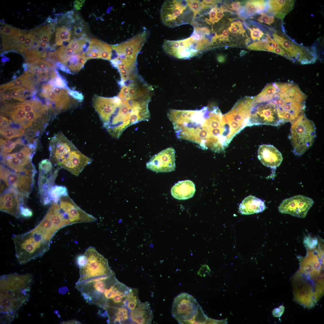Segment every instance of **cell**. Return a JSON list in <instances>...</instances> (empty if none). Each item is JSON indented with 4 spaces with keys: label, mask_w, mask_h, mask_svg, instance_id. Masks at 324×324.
<instances>
[{
    "label": "cell",
    "mask_w": 324,
    "mask_h": 324,
    "mask_svg": "<svg viewBox=\"0 0 324 324\" xmlns=\"http://www.w3.org/2000/svg\"><path fill=\"white\" fill-rule=\"evenodd\" d=\"M171 313L180 324H202L206 320V316L196 300L185 292L181 293L174 298Z\"/></svg>",
    "instance_id": "obj_5"
},
{
    "label": "cell",
    "mask_w": 324,
    "mask_h": 324,
    "mask_svg": "<svg viewBox=\"0 0 324 324\" xmlns=\"http://www.w3.org/2000/svg\"><path fill=\"white\" fill-rule=\"evenodd\" d=\"M267 1L265 0H249L238 11V15L243 18H248L254 15L266 11Z\"/></svg>",
    "instance_id": "obj_31"
},
{
    "label": "cell",
    "mask_w": 324,
    "mask_h": 324,
    "mask_svg": "<svg viewBox=\"0 0 324 324\" xmlns=\"http://www.w3.org/2000/svg\"><path fill=\"white\" fill-rule=\"evenodd\" d=\"M295 1L292 0H271L267 1L266 12L277 18L283 20L293 9Z\"/></svg>",
    "instance_id": "obj_25"
},
{
    "label": "cell",
    "mask_w": 324,
    "mask_h": 324,
    "mask_svg": "<svg viewBox=\"0 0 324 324\" xmlns=\"http://www.w3.org/2000/svg\"><path fill=\"white\" fill-rule=\"evenodd\" d=\"M38 44L41 47L44 49L46 48L48 46L47 44L44 42L40 40H38Z\"/></svg>",
    "instance_id": "obj_54"
},
{
    "label": "cell",
    "mask_w": 324,
    "mask_h": 324,
    "mask_svg": "<svg viewBox=\"0 0 324 324\" xmlns=\"http://www.w3.org/2000/svg\"><path fill=\"white\" fill-rule=\"evenodd\" d=\"M59 230L46 214L32 230L13 236L16 254L26 262L42 256L49 250L52 238Z\"/></svg>",
    "instance_id": "obj_4"
},
{
    "label": "cell",
    "mask_w": 324,
    "mask_h": 324,
    "mask_svg": "<svg viewBox=\"0 0 324 324\" xmlns=\"http://www.w3.org/2000/svg\"><path fill=\"white\" fill-rule=\"evenodd\" d=\"M260 16L257 19V21L261 23H263L271 25L274 22V17L272 15L265 12L260 13Z\"/></svg>",
    "instance_id": "obj_46"
},
{
    "label": "cell",
    "mask_w": 324,
    "mask_h": 324,
    "mask_svg": "<svg viewBox=\"0 0 324 324\" xmlns=\"http://www.w3.org/2000/svg\"><path fill=\"white\" fill-rule=\"evenodd\" d=\"M138 290L136 288H131L128 295L126 307L129 310L134 309L140 302Z\"/></svg>",
    "instance_id": "obj_37"
},
{
    "label": "cell",
    "mask_w": 324,
    "mask_h": 324,
    "mask_svg": "<svg viewBox=\"0 0 324 324\" xmlns=\"http://www.w3.org/2000/svg\"><path fill=\"white\" fill-rule=\"evenodd\" d=\"M228 29L232 34H241L243 36H244V33L245 32L242 23L240 20L231 22Z\"/></svg>",
    "instance_id": "obj_44"
},
{
    "label": "cell",
    "mask_w": 324,
    "mask_h": 324,
    "mask_svg": "<svg viewBox=\"0 0 324 324\" xmlns=\"http://www.w3.org/2000/svg\"><path fill=\"white\" fill-rule=\"evenodd\" d=\"M202 2L206 4L211 5L220 3L222 1L220 0H202Z\"/></svg>",
    "instance_id": "obj_53"
},
{
    "label": "cell",
    "mask_w": 324,
    "mask_h": 324,
    "mask_svg": "<svg viewBox=\"0 0 324 324\" xmlns=\"http://www.w3.org/2000/svg\"><path fill=\"white\" fill-rule=\"evenodd\" d=\"M0 209L1 211L9 214L16 218L21 215L20 207L24 202L18 194L12 190L5 191L1 194Z\"/></svg>",
    "instance_id": "obj_21"
},
{
    "label": "cell",
    "mask_w": 324,
    "mask_h": 324,
    "mask_svg": "<svg viewBox=\"0 0 324 324\" xmlns=\"http://www.w3.org/2000/svg\"><path fill=\"white\" fill-rule=\"evenodd\" d=\"M187 2L188 6L194 14L195 17L202 10L210 6L204 4L202 1L191 0H187Z\"/></svg>",
    "instance_id": "obj_40"
},
{
    "label": "cell",
    "mask_w": 324,
    "mask_h": 324,
    "mask_svg": "<svg viewBox=\"0 0 324 324\" xmlns=\"http://www.w3.org/2000/svg\"><path fill=\"white\" fill-rule=\"evenodd\" d=\"M83 254L86 258V262L84 266L79 267L80 277L77 282L106 275L112 271L107 259L94 247H89Z\"/></svg>",
    "instance_id": "obj_11"
},
{
    "label": "cell",
    "mask_w": 324,
    "mask_h": 324,
    "mask_svg": "<svg viewBox=\"0 0 324 324\" xmlns=\"http://www.w3.org/2000/svg\"><path fill=\"white\" fill-rule=\"evenodd\" d=\"M258 158L263 164L271 168L279 166L283 160L280 152L271 145L263 144L259 147Z\"/></svg>",
    "instance_id": "obj_23"
},
{
    "label": "cell",
    "mask_w": 324,
    "mask_h": 324,
    "mask_svg": "<svg viewBox=\"0 0 324 324\" xmlns=\"http://www.w3.org/2000/svg\"><path fill=\"white\" fill-rule=\"evenodd\" d=\"M30 286L21 288L0 289L1 319L5 322L13 321L16 313L30 297Z\"/></svg>",
    "instance_id": "obj_9"
},
{
    "label": "cell",
    "mask_w": 324,
    "mask_h": 324,
    "mask_svg": "<svg viewBox=\"0 0 324 324\" xmlns=\"http://www.w3.org/2000/svg\"><path fill=\"white\" fill-rule=\"evenodd\" d=\"M25 131L22 129L13 127L9 125L0 127V134L8 139L22 136Z\"/></svg>",
    "instance_id": "obj_32"
},
{
    "label": "cell",
    "mask_w": 324,
    "mask_h": 324,
    "mask_svg": "<svg viewBox=\"0 0 324 324\" xmlns=\"http://www.w3.org/2000/svg\"><path fill=\"white\" fill-rule=\"evenodd\" d=\"M36 82L32 75L26 71L22 75L8 83L0 86L1 93L12 87H23L31 92L34 89V84Z\"/></svg>",
    "instance_id": "obj_29"
},
{
    "label": "cell",
    "mask_w": 324,
    "mask_h": 324,
    "mask_svg": "<svg viewBox=\"0 0 324 324\" xmlns=\"http://www.w3.org/2000/svg\"><path fill=\"white\" fill-rule=\"evenodd\" d=\"M291 102L287 90L280 85L273 84L262 101L253 100L248 126L264 124L277 126L284 123L286 109Z\"/></svg>",
    "instance_id": "obj_3"
},
{
    "label": "cell",
    "mask_w": 324,
    "mask_h": 324,
    "mask_svg": "<svg viewBox=\"0 0 324 324\" xmlns=\"http://www.w3.org/2000/svg\"><path fill=\"white\" fill-rule=\"evenodd\" d=\"M35 37L34 30L31 31L27 34L26 38L24 43L21 45V52L22 53L25 51H27L31 48L33 44Z\"/></svg>",
    "instance_id": "obj_45"
},
{
    "label": "cell",
    "mask_w": 324,
    "mask_h": 324,
    "mask_svg": "<svg viewBox=\"0 0 324 324\" xmlns=\"http://www.w3.org/2000/svg\"><path fill=\"white\" fill-rule=\"evenodd\" d=\"M284 309V307L281 305L277 308L274 309L272 311V314L274 316L277 317H280L283 314Z\"/></svg>",
    "instance_id": "obj_52"
},
{
    "label": "cell",
    "mask_w": 324,
    "mask_h": 324,
    "mask_svg": "<svg viewBox=\"0 0 324 324\" xmlns=\"http://www.w3.org/2000/svg\"><path fill=\"white\" fill-rule=\"evenodd\" d=\"M69 94L76 99L81 101L83 99V97L82 94L76 91L70 90H67Z\"/></svg>",
    "instance_id": "obj_51"
},
{
    "label": "cell",
    "mask_w": 324,
    "mask_h": 324,
    "mask_svg": "<svg viewBox=\"0 0 324 324\" xmlns=\"http://www.w3.org/2000/svg\"><path fill=\"white\" fill-rule=\"evenodd\" d=\"M67 92L50 82L42 86L40 95L47 100L49 107L57 112L67 109L71 106V100Z\"/></svg>",
    "instance_id": "obj_17"
},
{
    "label": "cell",
    "mask_w": 324,
    "mask_h": 324,
    "mask_svg": "<svg viewBox=\"0 0 324 324\" xmlns=\"http://www.w3.org/2000/svg\"><path fill=\"white\" fill-rule=\"evenodd\" d=\"M22 31L7 24L1 23L0 32L6 36H12L18 34Z\"/></svg>",
    "instance_id": "obj_43"
},
{
    "label": "cell",
    "mask_w": 324,
    "mask_h": 324,
    "mask_svg": "<svg viewBox=\"0 0 324 324\" xmlns=\"http://www.w3.org/2000/svg\"><path fill=\"white\" fill-rule=\"evenodd\" d=\"M250 32V38L252 40L254 41H259L261 40V39H265L268 35H270L269 33H266L265 31L263 30V27L260 25H258L257 26L254 27L250 28L248 26L246 27Z\"/></svg>",
    "instance_id": "obj_38"
},
{
    "label": "cell",
    "mask_w": 324,
    "mask_h": 324,
    "mask_svg": "<svg viewBox=\"0 0 324 324\" xmlns=\"http://www.w3.org/2000/svg\"><path fill=\"white\" fill-rule=\"evenodd\" d=\"M104 310L110 324L131 323L130 310L125 307L109 308Z\"/></svg>",
    "instance_id": "obj_28"
},
{
    "label": "cell",
    "mask_w": 324,
    "mask_h": 324,
    "mask_svg": "<svg viewBox=\"0 0 324 324\" xmlns=\"http://www.w3.org/2000/svg\"><path fill=\"white\" fill-rule=\"evenodd\" d=\"M49 195L51 202H56L62 196L68 195L65 186L54 185L50 189Z\"/></svg>",
    "instance_id": "obj_36"
},
{
    "label": "cell",
    "mask_w": 324,
    "mask_h": 324,
    "mask_svg": "<svg viewBox=\"0 0 324 324\" xmlns=\"http://www.w3.org/2000/svg\"><path fill=\"white\" fill-rule=\"evenodd\" d=\"M314 203L312 199L302 195H297L284 200L278 209L282 213L304 218Z\"/></svg>",
    "instance_id": "obj_18"
},
{
    "label": "cell",
    "mask_w": 324,
    "mask_h": 324,
    "mask_svg": "<svg viewBox=\"0 0 324 324\" xmlns=\"http://www.w3.org/2000/svg\"><path fill=\"white\" fill-rule=\"evenodd\" d=\"M68 216L71 224L96 222L97 219L78 206L68 195L62 196L57 202Z\"/></svg>",
    "instance_id": "obj_20"
},
{
    "label": "cell",
    "mask_w": 324,
    "mask_h": 324,
    "mask_svg": "<svg viewBox=\"0 0 324 324\" xmlns=\"http://www.w3.org/2000/svg\"><path fill=\"white\" fill-rule=\"evenodd\" d=\"M49 149L50 161L53 164L60 167L72 158L78 150L62 132L57 133L50 140Z\"/></svg>",
    "instance_id": "obj_14"
},
{
    "label": "cell",
    "mask_w": 324,
    "mask_h": 324,
    "mask_svg": "<svg viewBox=\"0 0 324 324\" xmlns=\"http://www.w3.org/2000/svg\"><path fill=\"white\" fill-rule=\"evenodd\" d=\"M317 247L307 249L305 256L298 257L300 262L298 272L309 279L318 280L323 277L321 273L323 265V251L320 247Z\"/></svg>",
    "instance_id": "obj_15"
},
{
    "label": "cell",
    "mask_w": 324,
    "mask_h": 324,
    "mask_svg": "<svg viewBox=\"0 0 324 324\" xmlns=\"http://www.w3.org/2000/svg\"><path fill=\"white\" fill-rule=\"evenodd\" d=\"M20 214L23 217L28 218L32 216V212L30 209L23 204L20 207Z\"/></svg>",
    "instance_id": "obj_49"
},
{
    "label": "cell",
    "mask_w": 324,
    "mask_h": 324,
    "mask_svg": "<svg viewBox=\"0 0 324 324\" xmlns=\"http://www.w3.org/2000/svg\"><path fill=\"white\" fill-rule=\"evenodd\" d=\"M0 188H1V189H2V190H11V189H6L4 188L3 187V186H2V185H1V184H0ZM11 190H13V189H11ZM15 191H16V190H15ZM19 195V196H20V197H21V198H24V199H25V198H28V197L29 196H20V195Z\"/></svg>",
    "instance_id": "obj_55"
},
{
    "label": "cell",
    "mask_w": 324,
    "mask_h": 324,
    "mask_svg": "<svg viewBox=\"0 0 324 324\" xmlns=\"http://www.w3.org/2000/svg\"><path fill=\"white\" fill-rule=\"evenodd\" d=\"M131 323L151 324L153 318L152 310L148 302H141L134 309L130 310Z\"/></svg>",
    "instance_id": "obj_24"
},
{
    "label": "cell",
    "mask_w": 324,
    "mask_h": 324,
    "mask_svg": "<svg viewBox=\"0 0 324 324\" xmlns=\"http://www.w3.org/2000/svg\"><path fill=\"white\" fill-rule=\"evenodd\" d=\"M56 56L59 63L65 65L70 58L73 55L78 54L75 50L68 46H62L56 52Z\"/></svg>",
    "instance_id": "obj_33"
},
{
    "label": "cell",
    "mask_w": 324,
    "mask_h": 324,
    "mask_svg": "<svg viewBox=\"0 0 324 324\" xmlns=\"http://www.w3.org/2000/svg\"><path fill=\"white\" fill-rule=\"evenodd\" d=\"M175 151L169 147L153 156L146 164L148 169L157 173L170 172L175 170Z\"/></svg>",
    "instance_id": "obj_19"
},
{
    "label": "cell",
    "mask_w": 324,
    "mask_h": 324,
    "mask_svg": "<svg viewBox=\"0 0 324 324\" xmlns=\"http://www.w3.org/2000/svg\"><path fill=\"white\" fill-rule=\"evenodd\" d=\"M0 190H0V192H2V191H4V190H2V189H1V188H0ZM20 198H21V199H23V200H24V199H24V198H21V197H20Z\"/></svg>",
    "instance_id": "obj_56"
},
{
    "label": "cell",
    "mask_w": 324,
    "mask_h": 324,
    "mask_svg": "<svg viewBox=\"0 0 324 324\" xmlns=\"http://www.w3.org/2000/svg\"><path fill=\"white\" fill-rule=\"evenodd\" d=\"M39 170L38 184L40 200L43 204L48 205L51 202L49 192L54 185L58 170L54 168L50 160L45 159L39 163Z\"/></svg>",
    "instance_id": "obj_16"
},
{
    "label": "cell",
    "mask_w": 324,
    "mask_h": 324,
    "mask_svg": "<svg viewBox=\"0 0 324 324\" xmlns=\"http://www.w3.org/2000/svg\"><path fill=\"white\" fill-rule=\"evenodd\" d=\"M229 9L234 11H238L241 8V3L238 1H233L229 4H226Z\"/></svg>",
    "instance_id": "obj_50"
},
{
    "label": "cell",
    "mask_w": 324,
    "mask_h": 324,
    "mask_svg": "<svg viewBox=\"0 0 324 324\" xmlns=\"http://www.w3.org/2000/svg\"><path fill=\"white\" fill-rule=\"evenodd\" d=\"M160 14L163 24L170 27L188 24L192 25L195 17L187 0L165 1L161 7Z\"/></svg>",
    "instance_id": "obj_8"
},
{
    "label": "cell",
    "mask_w": 324,
    "mask_h": 324,
    "mask_svg": "<svg viewBox=\"0 0 324 324\" xmlns=\"http://www.w3.org/2000/svg\"><path fill=\"white\" fill-rule=\"evenodd\" d=\"M302 274L297 272L292 277L294 298L299 304L307 308L313 307L322 296L324 288L321 285H314Z\"/></svg>",
    "instance_id": "obj_10"
},
{
    "label": "cell",
    "mask_w": 324,
    "mask_h": 324,
    "mask_svg": "<svg viewBox=\"0 0 324 324\" xmlns=\"http://www.w3.org/2000/svg\"><path fill=\"white\" fill-rule=\"evenodd\" d=\"M318 241L316 238L305 236L304 240V244L307 249H312L318 246Z\"/></svg>",
    "instance_id": "obj_47"
},
{
    "label": "cell",
    "mask_w": 324,
    "mask_h": 324,
    "mask_svg": "<svg viewBox=\"0 0 324 324\" xmlns=\"http://www.w3.org/2000/svg\"><path fill=\"white\" fill-rule=\"evenodd\" d=\"M195 185L191 180H186L178 182L171 189V193L175 198L185 200L192 197L195 192Z\"/></svg>",
    "instance_id": "obj_26"
},
{
    "label": "cell",
    "mask_w": 324,
    "mask_h": 324,
    "mask_svg": "<svg viewBox=\"0 0 324 324\" xmlns=\"http://www.w3.org/2000/svg\"><path fill=\"white\" fill-rule=\"evenodd\" d=\"M167 116L178 138L194 142L203 149L217 150L223 132L221 115L217 110L208 106L196 110L170 109Z\"/></svg>",
    "instance_id": "obj_1"
},
{
    "label": "cell",
    "mask_w": 324,
    "mask_h": 324,
    "mask_svg": "<svg viewBox=\"0 0 324 324\" xmlns=\"http://www.w3.org/2000/svg\"><path fill=\"white\" fill-rule=\"evenodd\" d=\"M266 208L264 202L255 196L246 197L239 206V210L242 214H250L262 212Z\"/></svg>",
    "instance_id": "obj_27"
},
{
    "label": "cell",
    "mask_w": 324,
    "mask_h": 324,
    "mask_svg": "<svg viewBox=\"0 0 324 324\" xmlns=\"http://www.w3.org/2000/svg\"><path fill=\"white\" fill-rule=\"evenodd\" d=\"M253 97H245L239 100L231 110L225 114L234 137L248 126L249 115Z\"/></svg>",
    "instance_id": "obj_13"
},
{
    "label": "cell",
    "mask_w": 324,
    "mask_h": 324,
    "mask_svg": "<svg viewBox=\"0 0 324 324\" xmlns=\"http://www.w3.org/2000/svg\"><path fill=\"white\" fill-rule=\"evenodd\" d=\"M272 37L284 52V57L292 62L306 64H313L317 59V54L314 47L299 44L279 31H275Z\"/></svg>",
    "instance_id": "obj_7"
},
{
    "label": "cell",
    "mask_w": 324,
    "mask_h": 324,
    "mask_svg": "<svg viewBox=\"0 0 324 324\" xmlns=\"http://www.w3.org/2000/svg\"><path fill=\"white\" fill-rule=\"evenodd\" d=\"M75 287L86 302L104 310L109 308L126 307L130 288L119 281L114 272L78 282Z\"/></svg>",
    "instance_id": "obj_2"
},
{
    "label": "cell",
    "mask_w": 324,
    "mask_h": 324,
    "mask_svg": "<svg viewBox=\"0 0 324 324\" xmlns=\"http://www.w3.org/2000/svg\"><path fill=\"white\" fill-rule=\"evenodd\" d=\"M290 138L294 153L301 156L313 145L316 136L314 122L303 113L291 122Z\"/></svg>",
    "instance_id": "obj_6"
},
{
    "label": "cell",
    "mask_w": 324,
    "mask_h": 324,
    "mask_svg": "<svg viewBox=\"0 0 324 324\" xmlns=\"http://www.w3.org/2000/svg\"><path fill=\"white\" fill-rule=\"evenodd\" d=\"M80 55L74 54L69 59L65 66H67L70 71L76 72L79 71L82 68L80 66L79 59Z\"/></svg>",
    "instance_id": "obj_41"
},
{
    "label": "cell",
    "mask_w": 324,
    "mask_h": 324,
    "mask_svg": "<svg viewBox=\"0 0 324 324\" xmlns=\"http://www.w3.org/2000/svg\"><path fill=\"white\" fill-rule=\"evenodd\" d=\"M164 51L168 55L180 59H188L203 52L201 41L191 36L178 40H164L162 46Z\"/></svg>",
    "instance_id": "obj_12"
},
{
    "label": "cell",
    "mask_w": 324,
    "mask_h": 324,
    "mask_svg": "<svg viewBox=\"0 0 324 324\" xmlns=\"http://www.w3.org/2000/svg\"><path fill=\"white\" fill-rule=\"evenodd\" d=\"M71 31L65 26L57 28L56 30L55 38V45L59 46L63 44V42H69L70 39Z\"/></svg>",
    "instance_id": "obj_35"
},
{
    "label": "cell",
    "mask_w": 324,
    "mask_h": 324,
    "mask_svg": "<svg viewBox=\"0 0 324 324\" xmlns=\"http://www.w3.org/2000/svg\"><path fill=\"white\" fill-rule=\"evenodd\" d=\"M53 27L52 25H45L34 29V40L48 42L51 38Z\"/></svg>",
    "instance_id": "obj_34"
},
{
    "label": "cell",
    "mask_w": 324,
    "mask_h": 324,
    "mask_svg": "<svg viewBox=\"0 0 324 324\" xmlns=\"http://www.w3.org/2000/svg\"><path fill=\"white\" fill-rule=\"evenodd\" d=\"M247 47L249 50L270 52L284 56V52L270 35L265 39L253 42Z\"/></svg>",
    "instance_id": "obj_30"
},
{
    "label": "cell",
    "mask_w": 324,
    "mask_h": 324,
    "mask_svg": "<svg viewBox=\"0 0 324 324\" xmlns=\"http://www.w3.org/2000/svg\"><path fill=\"white\" fill-rule=\"evenodd\" d=\"M50 82L54 86L61 88H65L66 87V83L64 79L58 74L54 80L50 81Z\"/></svg>",
    "instance_id": "obj_48"
},
{
    "label": "cell",
    "mask_w": 324,
    "mask_h": 324,
    "mask_svg": "<svg viewBox=\"0 0 324 324\" xmlns=\"http://www.w3.org/2000/svg\"><path fill=\"white\" fill-rule=\"evenodd\" d=\"M20 144L19 139L15 142L9 140L0 139L1 155H3L11 152L15 148L16 145Z\"/></svg>",
    "instance_id": "obj_39"
},
{
    "label": "cell",
    "mask_w": 324,
    "mask_h": 324,
    "mask_svg": "<svg viewBox=\"0 0 324 324\" xmlns=\"http://www.w3.org/2000/svg\"><path fill=\"white\" fill-rule=\"evenodd\" d=\"M119 100L118 96L106 98L96 96L94 97L93 106L98 114L103 125L108 121L112 115Z\"/></svg>",
    "instance_id": "obj_22"
},
{
    "label": "cell",
    "mask_w": 324,
    "mask_h": 324,
    "mask_svg": "<svg viewBox=\"0 0 324 324\" xmlns=\"http://www.w3.org/2000/svg\"><path fill=\"white\" fill-rule=\"evenodd\" d=\"M87 41V39L83 38L72 40L70 41L67 46L75 50L78 54L83 50L84 47L86 46Z\"/></svg>",
    "instance_id": "obj_42"
}]
</instances>
